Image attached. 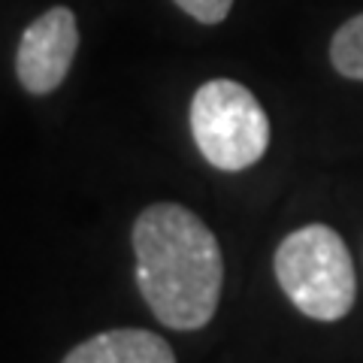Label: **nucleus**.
<instances>
[{
    "mask_svg": "<svg viewBox=\"0 0 363 363\" xmlns=\"http://www.w3.org/2000/svg\"><path fill=\"white\" fill-rule=\"evenodd\" d=\"M61 363H176V354L164 336L121 327L79 342Z\"/></svg>",
    "mask_w": 363,
    "mask_h": 363,
    "instance_id": "obj_5",
    "label": "nucleus"
},
{
    "mask_svg": "<svg viewBox=\"0 0 363 363\" xmlns=\"http://www.w3.org/2000/svg\"><path fill=\"white\" fill-rule=\"evenodd\" d=\"M330 64L339 76L363 82V13L351 16L330 40Z\"/></svg>",
    "mask_w": 363,
    "mask_h": 363,
    "instance_id": "obj_6",
    "label": "nucleus"
},
{
    "mask_svg": "<svg viewBox=\"0 0 363 363\" xmlns=\"http://www.w3.org/2000/svg\"><path fill=\"white\" fill-rule=\"evenodd\" d=\"M136 285L152 315L173 330L206 327L221 300L224 257L206 221L179 203H152L133 221Z\"/></svg>",
    "mask_w": 363,
    "mask_h": 363,
    "instance_id": "obj_1",
    "label": "nucleus"
},
{
    "mask_svg": "<svg viewBox=\"0 0 363 363\" xmlns=\"http://www.w3.org/2000/svg\"><path fill=\"white\" fill-rule=\"evenodd\" d=\"M276 279L285 297L312 321H339L357 297L354 264L333 227L306 224L279 242Z\"/></svg>",
    "mask_w": 363,
    "mask_h": 363,
    "instance_id": "obj_2",
    "label": "nucleus"
},
{
    "mask_svg": "<svg viewBox=\"0 0 363 363\" xmlns=\"http://www.w3.org/2000/svg\"><path fill=\"white\" fill-rule=\"evenodd\" d=\"M173 4L182 13L197 18L200 25H218V21H224L227 13H230L233 0H173Z\"/></svg>",
    "mask_w": 363,
    "mask_h": 363,
    "instance_id": "obj_7",
    "label": "nucleus"
},
{
    "mask_svg": "<svg viewBox=\"0 0 363 363\" xmlns=\"http://www.w3.org/2000/svg\"><path fill=\"white\" fill-rule=\"evenodd\" d=\"M191 133L200 155L224 173L257 164L269 145V118L257 97L233 79H212L191 100Z\"/></svg>",
    "mask_w": 363,
    "mask_h": 363,
    "instance_id": "obj_3",
    "label": "nucleus"
},
{
    "mask_svg": "<svg viewBox=\"0 0 363 363\" xmlns=\"http://www.w3.org/2000/svg\"><path fill=\"white\" fill-rule=\"evenodd\" d=\"M79 52V21L73 9L52 6L21 33L16 52L18 82L30 94H49L58 88L73 67Z\"/></svg>",
    "mask_w": 363,
    "mask_h": 363,
    "instance_id": "obj_4",
    "label": "nucleus"
}]
</instances>
